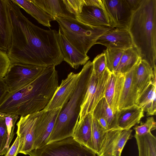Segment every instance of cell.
Returning <instances> with one entry per match:
<instances>
[{"label": "cell", "mask_w": 156, "mask_h": 156, "mask_svg": "<svg viewBox=\"0 0 156 156\" xmlns=\"http://www.w3.org/2000/svg\"><path fill=\"white\" fill-rule=\"evenodd\" d=\"M12 24L10 47L7 53L11 64L47 67L63 61L57 40L58 31L35 25L12 0H8Z\"/></svg>", "instance_id": "1"}, {"label": "cell", "mask_w": 156, "mask_h": 156, "mask_svg": "<svg viewBox=\"0 0 156 156\" xmlns=\"http://www.w3.org/2000/svg\"><path fill=\"white\" fill-rule=\"evenodd\" d=\"M58 80L55 66L46 67L31 82L8 93L0 104V112L25 116L44 109L58 87Z\"/></svg>", "instance_id": "2"}, {"label": "cell", "mask_w": 156, "mask_h": 156, "mask_svg": "<svg viewBox=\"0 0 156 156\" xmlns=\"http://www.w3.org/2000/svg\"><path fill=\"white\" fill-rule=\"evenodd\" d=\"M128 30L133 47L156 75V0H141L133 12Z\"/></svg>", "instance_id": "3"}, {"label": "cell", "mask_w": 156, "mask_h": 156, "mask_svg": "<svg viewBox=\"0 0 156 156\" xmlns=\"http://www.w3.org/2000/svg\"><path fill=\"white\" fill-rule=\"evenodd\" d=\"M93 71L92 62L89 60L79 73L76 87L69 101L62 108L47 144L72 136L79 119L81 105Z\"/></svg>", "instance_id": "4"}, {"label": "cell", "mask_w": 156, "mask_h": 156, "mask_svg": "<svg viewBox=\"0 0 156 156\" xmlns=\"http://www.w3.org/2000/svg\"><path fill=\"white\" fill-rule=\"evenodd\" d=\"M59 29L68 41L84 54L87 53L101 35L112 29L106 27L89 25L76 19L57 17Z\"/></svg>", "instance_id": "5"}, {"label": "cell", "mask_w": 156, "mask_h": 156, "mask_svg": "<svg viewBox=\"0 0 156 156\" xmlns=\"http://www.w3.org/2000/svg\"><path fill=\"white\" fill-rule=\"evenodd\" d=\"M30 156H91L92 151L76 141L72 136L46 144L29 152Z\"/></svg>", "instance_id": "6"}, {"label": "cell", "mask_w": 156, "mask_h": 156, "mask_svg": "<svg viewBox=\"0 0 156 156\" xmlns=\"http://www.w3.org/2000/svg\"><path fill=\"white\" fill-rule=\"evenodd\" d=\"M111 73L106 68L101 75L98 76L93 71L81 105L79 120L88 114H92L97 104L104 97Z\"/></svg>", "instance_id": "7"}, {"label": "cell", "mask_w": 156, "mask_h": 156, "mask_svg": "<svg viewBox=\"0 0 156 156\" xmlns=\"http://www.w3.org/2000/svg\"><path fill=\"white\" fill-rule=\"evenodd\" d=\"M46 67L21 63H12L3 79L9 92H12L31 82Z\"/></svg>", "instance_id": "8"}, {"label": "cell", "mask_w": 156, "mask_h": 156, "mask_svg": "<svg viewBox=\"0 0 156 156\" xmlns=\"http://www.w3.org/2000/svg\"><path fill=\"white\" fill-rule=\"evenodd\" d=\"M45 110L20 116L16 124V134L18 136L19 146L18 153L25 155L34 149L35 130L37 121Z\"/></svg>", "instance_id": "9"}, {"label": "cell", "mask_w": 156, "mask_h": 156, "mask_svg": "<svg viewBox=\"0 0 156 156\" xmlns=\"http://www.w3.org/2000/svg\"><path fill=\"white\" fill-rule=\"evenodd\" d=\"M132 131L120 129L107 131L97 156H121L127 141L133 137Z\"/></svg>", "instance_id": "10"}, {"label": "cell", "mask_w": 156, "mask_h": 156, "mask_svg": "<svg viewBox=\"0 0 156 156\" xmlns=\"http://www.w3.org/2000/svg\"><path fill=\"white\" fill-rule=\"evenodd\" d=\"M111 28L128 29L133 13L126 0H102Z\"/></svg>", "instance_id": "11"}, {"label": "cell", "mask_w": 156, "mask_h": 156, "mask_svg": "<svg viewBox=\"0 0 156 156\" xmlns=\"http://www.w3.org/2000/svg\"><path fill=\"white\" fill-rule=\"evenodd\" d=\"M62 109L60 107L50 110H45L39 118L35 128L34 149L47 144Z\"/></svg>", "instance_id": "12"}, {"label": "cell", "mask_w": 156, "mask_h": 156, "mask_svg": "<svg viewBox=\"0 0 156 156\" xmlns=\"http://www.w3.org/2000/svg\"><path fill=\"white\" fill-rule=\"evenodd\" d=\"M79 73L70 72L64 80H62L51 100L44 109L52 110L62 107L68 101L74 90L78 79Z\"/></svg>", "instance_id": "13"}, {"label": "cell", "mask_w": 156, "mask_h": 156, "mask_svg": "<svg viewBox=\"0 0 156 156\" xmlns=\"http://www.w3.org/2000/svg\"><path fill=\"white\" fill-rule=\"evenodd\" d=\"M96 44L123 50L133 47L132 38L128 29H112L100 36Z\"/></svg>", "instance_id": "14"}, {"label": "cell", "mask_w": 156, "mask_h": 156, "mask_svg": "<svg viewBox=\"0 0 156 156\" xmlns=\"http://www.w3.org/2000/svg\"><path fill=\"white\" fill-rule=\"evenodd\" d=\"M57 40L63 61L73 68L77 69L80 66L85 65L89 59L87 55L83 54L72 45L59 29Z\"/></svg>", "instance_id": "15"}, {"label": "cell", "mask_w": 156, "mask_h": 156, "mask_svg": "<svg viewBox=\"0 0 156 156\" xmlns=\"http://www.w3.org/2000/svg\"><path fill=\"white\" fill-rule=\"evenodd\" d=\"M76 16L78 21L89 25L111 28L109 17L105 10L98 7L84 4L80 12Z\"/></svg>", "instance_id": "16"}, {"label": "cell", "mask_w": 156, "mask_h": 156, "mask_svg": "<svg viewBox=\"0 0 156 156\" xmlns=\"http://www.w3.org/2000/svg\"><path fill=\"white\" fill-rule=\"evenodd\" d=\"M155 81L156 76L154 74L152 67L146 61L140 59L133 77V85L137 94V99L151 84Z\"/></svg>", "instance_id": "17"}, {"label": "cell", "mask_w": 156, "mask_h": 156, "mask_svg": "<svg viewBox=\"0 0 156 156\" xmlns=\"http://www.w3.org/2000/svg\"><path fill=\"white\" fill-rule=\"evenodd\" d=\"M125 74L111 73L104 97L114 114L118 111L120 98L125 80Z\"/></svg>", "instance_id": "18"}, {"label": "cell", "mask_w": 156, "mask_h": 156, "mask_svg": "<svg viewBox=\"0 0 156 156\" xmlns=\"http://www.w3.org/2000/svg\"><path fill=\"white\" fill-rule=\"evenodd\" d=\"M12 30L8 0H0V50L6 53L11 45Z\"/></svg>", "instance_id": "19"}, {"label": "cell", "mask_w": 156, "mask_h": 156, "mask_svg": "<svg viewBox=\"0 0 156 156\" xmlns=\"http://www.w3.org/2000/svg\"><path fill=\"white\" fill-rule=\"evenodd\" d=\"M92 114L89 113L81 120H78L75 128L72 137L76 141L96 155L92 139Z\"/></svg>", "instance_id": "20"}, {"label": "cell", "mask_w": 156, "mask_h": 156, "mask_svg": "<svg viewBox=\"0 0 156 156\" xmlns=\"http://www.w3.org/2000/svg\"><path fill=\"white\" fill-rule=\"evenodd\" d=\"M144 113L143 109L135 104L119 110L116 113L118 127L122 130L130 129L140 122Z\"/></svg>", "instance_id": "21"}, {"label": "cell", "mask_w": 156, "mask_h": 156, "mask_svg": "<svg viewBox=\"0 0 156 156\" xmlns=\"http://www.w3.org/2000/svg\"><path fill=\"white\" fill-rule=\"evenodd\" d=\"M32 0L55 19L57 17H60L76 19V15L70 12L66 5V0Z\"/></svg>", "instance_id": "22"}, {"label": "cell", "mask_w": 156, "mask_h": 156, "mask_svg": "<svg viewBox=\"0 0 156 156\" xmlns=\"http://www.w3.org/2000/svg\"><path fill=\"white\" fill-rule=\"evenodd\" d=\"M138 62L130 70L124 74L125 80L119 101L118 111L131 106L135 104L137 96L133 85V77Z\"/></svg>", "instance_id": "23"}, {"label": "cell", "mask_w": 156, "mask_h": 156, "mask_svg": "<svg viewBox=\"0 0 156 156\" xmlns=\"http://www.w3.org/2000/svg\"><path fill=\"white\" fill-rule=\"evenodd\" d=\"M21 8L34 18L40 23L50 27L55 19L34 3L32 0H12Z\"/></svg>", "instance_id": "24"}, {"label": "cell", "mask_w": 156, "mask_h": 156, "mask_svg": "<svg viewBox=\"0 0 156 156\" xmlns=\"http://www.w3.org/2000/svg\"><path fill=\"white\" fill-rule=\"evenodd\" d=\"M156 82L151 84L137 99L135 104L147 112V116L156 115Z\"/></svg>", "instance_id": "25"}, {"label": "cell", "mask_w": 156, "mask_h": 156, "mask_svg": "<svg viewBox=\"0 0 156 156\" xmlns=\"http://www.w3.org/2000/svg\"><path fill=\"white\" fill-rule=\"evenodd\" d=\"M92 115L93 117L96 119L100 118L105 119L108 123V130L120 129L117 125L116 113L114 114L104 97L97 104Z\"/></svg>", "instance_id": "26"}, {"label": "cell", "mask_w": 156, "mask_h": 156, "mask_svg": "<svg viewBox=\"0 0 156 156\" xmlns=\"http://www.w3.org/2000/svg\"><path fill=\"white\" fill-rule=\"evenodd\" d=\"M137 145L139 156H156V138L151 133L134 136Z\"/></svg>", "instance_id": "27"}, {"label": "cell", "mask_w": 156, "mask_h": 156, "mask_svg": "<svg viewBox=\"0 0 156 156\" xmlns=\"http://www.w3.org/2000/svg\"><path fill=\"white\" fill-rule=\"evenodd\" d=\"M140 59L137 51L133 47L125 50L114 73H126L130 70Z\"/></svg>", "instance_id": "28"}, {"label": "cell", "mask_w": 156, "mask_h": 156, "mask_svg": "<svg viewBox=\"0 0 156 156\" xmlns=\"http://www.w3.org/2000/svg\"><path fill=\"white\" fill-rule=\"evenodd\" d=\"M124 50L107 48L103 51L105 55L106 67L111 73H115Z\"/></svg>", "instance_id": "29"}, {"label": "cell", "mask_w": 156, "mask_h": 156, "mask_svg": "<svg viewBox=\"0 0 156 156\" xmlns=\"http://www.w3.org/2000/svg\"><path fill=\"white\" fill-rule=\"evenodd\" d=\"M106 131L98 121L92 117V139L93 148L96 155L99 151L105 133Z\"/></svg>", "instance_id": "30"}, {"label": "cell", "mask_w": 156, "mask_h": 156, "mask_svg": "<svg viewBox=\"0 0 156 156\" xmlns=\"http://www.w3.org/2000/svg\"><path fill=\"white\" fill-rule=\"evenodd\" d=\"M7 129L4 117L0 118V155L5 154L9 148Z\"/></svg>", "instance_id": "31"}, {"label": "cell", "mask_w": 156, "mask_h": 156, "mask_svg": "<svg viewBox=\"0 0 156 156\" xmlns=\"http://www.w3.org/2000/svg\"><path fill=\"white\" fill-rule=\"evenodd\" d=\"M136 135L141 136L147 134L156 129V123L153 117L147 118L145 122H141L139 126H136L133 128Z\"/></svg>", "instance_id": "32"}, {"label": "cell", "mask_w": 156, "mask_h": 156, "mask_svg": "<svg viewBox=\"0 0 156 156\" xmlns=\"http://www.w3.org/2000/svg\"><path fill=\"white\" fill-rule=\"evenodd\" d=\"M93 71L96 76H100L105 71L106 67V59L104 53L98 55L92 62Z\"/></svg>", "instance_id": "33"}, {"label": "cell", "mask_w": 156, "mask_h": 156, "mask_svg": "<svg viewBox=\"0 0 156 156\" xmlns=\"http://www.w3.org/2000/svg\"><path fill=\"white\" fill-rule=\"evenodd\" d=\"M19 118L18 115L14 114H7L4 117L7 127L9 136V142L10 144L15 134L14 130L15 124Z\"/></svg>", "instance_id": "34"}, {"label": "cell", "mask_w": 156, "mask_h": 156, "mask_svg": "<svg viewBox=\"0 0 156 156\" xmlns=\"http://www.w3.org/2000/svg\"><path fill=\"white\" fill-rule=\"evenodd\" d=\"M11 64L7 53L0 50V79L5 76Z\"/></svg>", "instance_id": "35"}, {"label": "cell", "mask_w": 156, "mask_h": 156, "mask_svg": "<svg viewBox=\"0 0 156 156\" xmlns=\"http://www.w3.org/2000/svg\"><path fill=\"white\" fill-rule=\"evenodd\" d=\"M19 146V138L17 136L14 142L7 151L5 156H16L18 154Z\"/></svg>", "instance_id": "36"}, {"label": "cell", "mask_w": 156, "mask_h": 156, "mask_svg": "<svg viewBox=\"0 0 156 156\" xmlns=\"http://www.w3.org/2000/svg\"><path fill=\"white\" fill-rule=\"evenodd\" d=\"M9 92L3 78L0 79V104Z\"/></svg>", "instance_id": "37"}, {"label": "cell", "mask_w": 156, "mask_h": 156, "mask_svg": "<svg viewBox=\"0 0 156 156\" xmlns=\"http://www.w3.org/2000/svg\"><path fill=\"white\" fill-rule=\"evenodd\" d=\"M83 1L84 4L86 5L98 7L105 9L102 0H83Z\"/></svg>", "instance_id": "38"}, {"label": "cell", "mask_w": 156, "mask_h": 156, "mask_svg": "<svg viewBox=\"0 0 156 156\" xmlns=\"http://www.w3.org/2000/svg\"><path fill=\"white\" fill-rule=\"evenodd\" d=\"M128 5L133 12L139 6L141 0H126Z\"/></svg>", "instance_id": "39"}, {"label": "cell", "mask_w": 156, "mask_h": 156, "mask_svg": "<svg viewBox=\"0 0 156 156\" xmlns=\"http://www.w3.org/2000/svg\"><path fill=\"white\" fill-rule=\"evenodd\" d=\"M7 114L2 113L0 112V118L4 117Z\"/></svg>", "instance_id": "40"}, {"label": "cell", "mask_w": 156, "mask_h": 156, "mask_svg": "<svg viewBox=\"0 0 156 156\" xmlns=\"http://www.w3.org/2000/svg\"></svg>", "instance_id": "41"}]
</instances>
